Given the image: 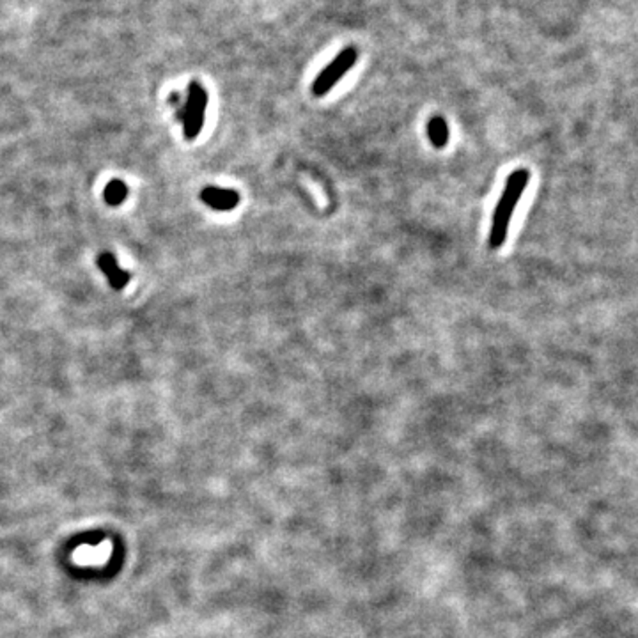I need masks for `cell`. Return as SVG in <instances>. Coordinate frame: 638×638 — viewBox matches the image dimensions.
Masks as SVG:
<instances>
[{
	"mask_svg": "<svg viewBox=\"0 0 638 638\" xmlns=\"http://www.w3.org/2000/svg\"><path fill=\"white\" fill-rule=\"evenodd\" d=\"M98 266L99 270L105 274V277L108 278V282H110V285L114 289H123V287H126L128 282H130L131 275L117 265V259H115L110 252H103V254L98 255Z\"/></svg>",
	"mask_w": 638,
	"mask_h": 638,
	"instance_id": "5",
	"label": "cell"
},
{
	"mask_svg": "<svg viewBox=\"0 0 638 638\" xmlns=\"http://www.w3.org/2000/svg\"><path fill=\"white\" fill-rule=\"evenodd\" d=\"M528 181H530V172L528 169H516L505 181V188L502 192L498 204L493 211L492 229H489V246L493 250L500 249L507 238L509 224L512 220L516 206H518L519 199L527 190Z\"/></svg>",
	"mask_w": 638,
	"mask_h": 638,
	"instance_id": "1",
	"label": "cell"
},
{
	"mask_svg": "<svg viewBox=\"0 0 638 638\" xmlns=\"http://www.w3.org/2000/svg\"><path fill=\"white\" fill-rule=\"evenodd\" d=\"M103 195H105V201H107V204H110V206H119L124 199H126L128 187L123 181H121V179H114V181H110L107 185Z\"/></svg>",
	"mask_w": 638,
	"mask_h": 638,
	"instance_id": "8",
	"label": "cell"
},
{
	"mask_svg": "<svg viewBox=\"0 0 638 638\" xmlns=\"http://www.w3.org/2000/svg\"><path fill=\"white\" fill-rule=\"evenodd\" d=\"M208 107V92L199 82H192L188 87L187 99H183L179 105L178 117L183 123V133L187 140H194L201 135L206 119Z\"/></svg>",
	"mask_w": 638,
	"mask_h": 638,
	"instance_id": "2",
	"label": "cell"
},
{
	"mask_svg": "<svg viewBox=\"0 0 638 638\" xmlns=\"http://www.w3.org/2000/svg\"><path fill=\"white\" fill-rule=\"evenodd\" d=\"M428 137H429V140H431L433 146L438 147V149H442V147L447 146V142H448V126H447V123H445L444 117H440V115H436V117H433V119L429 121V123H428Z\"/></svg>",
	"mask_w": 638,
	"mask_h": 638,
	"instance_id": "7",
	"label": "cell"
},
{
	"mask_svg": "<svg viewBox=\"0 0 638 638\" xmlns=\"http://www.w3.org/2000/svg\"><path fill=\"white\" fill-rule=\"evenodd\" d=\"M201 199L206 206L217 211H230L240 204V194L236 190L229 188H217L208 187L201 192Z\"/></svg>",
	"mask_w": 638,
	"mask_h": 638,
	"instance_id": "4",
	"label": "cell"
},
{
	"mask_svg": "<svg viewBox=\"0 0 638 638\" xmlns=\"http://www.w3.org/2000/svg\"><path fill=\"white\" fill-rule=\"evenodd\" d=\"M357 60L358 50L355 47H348L344 48V50H341V52L337 53V57L316 76V80L312 82V94L316 96V98H323V96L328 94V92L335 87V83L341 78H344L346 73L353 68L355 64H357Z\"/></svg>",
	"mask_w": 638,
	"mask_h": 638,
	"instance_id": "3",
	"label": "cell"
},
{
	"mask_svg": "<svg viewBox=\"0 0 638 638\" xmlns=\"http://www.w3.org/2000/svg\"><path fill=\"white\" fill-rule=\"evenodd\" d=\"M108 555H110V543L105 541L99 546H80L75 551V560L82 566H85V564L98 566V564H103L108 559Z\"/></svg>",
	"mask_w": 638,
	"mask_h": 638,
	"instance_id": "6",
	"label": "cell"
}]
</instances>
